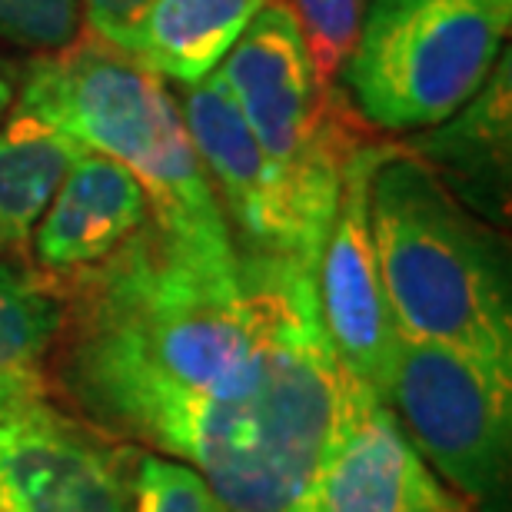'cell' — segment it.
<instances>
[{
	"instance_id": "obj_1",
	"label": "cell",
	"mask_w": 512,
	"mask_h": 512,
	"mask_svg": "<svg viewBox=\"0 0 512 512\" xmlns=\"http://www.w3.org/2000/svg\"><path fill=\"white\" fill-rule=\"evenodd\" d=\"M64 300L47 383L117 443L193 466L223 512H310L346 370L313 270L147 220Z\"/></svg>"
},
{
	"instance_id": "obj_2",
	"label": "cell",
	"mask_w": 512,
	"mask_h": 512,
	"mask_svg": "<svg viewBox=\"0 0 512 512\" xmlns=\"http://www.w3.org/2000/svg\"><path fill=\"white\" fill-rule=\"evenodd\" d=\"M370 227L396 333L456 346L512 380V273L499 230L399 143L373 173Z\"/></svg>"
},
{
	"instance_id": "obj_3",
	"label": "cell",
	"mask_w": 512,
	"mask_h": 512,
	"mask_svg": "<svg viewBox=\"0 0 512 512\" xmlns=\"http://www.w3.org/2000/svg\"><path fill=\"white\" fill-rule=\"evenodd\" d=\"M17 90L84 147L124 163L160 227L207 250H237L167 80L80 30L70 47L27 60Z\"/></svg>"
},
{
	"instance_id": "obj_4",
	"label": "cell",
	"mask_w": 512,
	"mask_h": 512,
	"mask_svg": "<svg viewBox=\"0 0 512 512\" xmlns=\"http://www.w3.org/2000/svg\"><path fill=\"white\" fill-rule=\"evenodd\" d=\"M243 124L260 143L313 260L333 223L343 167L363 143L340 90L320 84L283 0L250 20L217 67Z\"/></svg>"
},
{
	"instance_id": "obj_5",
	"label": "cell",
	"mask_w": 512,
	"mask_h": 512,
	"mask_svg": "<svg viewBox=\"0 0 512 512\" xmlns=\"http://www.w3.org/2000/svg\"><path fill=\"white\" fill-rule=\"evenodd\" d=\"M512 0H370L340 74L360 124L416 133L469 104L506 54Z\"/></svg>"
},
{
	"instance_id": "obj_6",
	"label": "cell",
	"mask_w": 512,
	"mask_h": 512,
	"mask_svg": "<svg viewBox=\"0 0 512 512\" xmlns=\"http://www.w3.org/2000/svg\"><path fill=\"white\" fill-rule=\"evenodd\" d=\"M383 403L473 512H512V380L446 343L396 333Z\"/></svg>"
},
{
	"instance_id": "obj_7",
	"label": "cell",
	"mask_w": 512,
	"mask_h": 512,
	"mask_svg": "<svg viewBox=\"0 0 512 512\" xmlns=\"http://www.w3.org/2000/svg\"><path fill=\"white\" fill-rule=\"evenodd\" d=\"M137 446L54 399H0V512H133Z\"/></svg>"
},
{
	"instance_id": "obj_8",
	"label": "cell",
	"mask_w": 512,
	"mask_h": 512,
	"mask_svg": "<svg viewBox=\"0 0 512 512\" xmlns=\"http://www.w3.org/2000/svg\"><path fill=\"white\" fill-rule=\"evenodd\" d=\"M396 143L363 140L343 167L340 200L316 260V303L343 370L383 396L396 326L376 263L370 227V183Z\"/></svg>"
},
{
	"instance_id": "obj_9",
	"label": "cell",
	"mask_w": 512,
	"mask_h": 512,
	"mask_svg": "<svg viewBox=\"0 0 512 512\" xmlns=\"http://www.w3.org/2000/svg\"><path fill=\"white\" fill-rule=\"evenodd\" d=\"M310 512H473L439 479L370 386L346 373Z\"/></svg>"
},
{
	"instance_id": "obj_10",
	"label": "cell",
	"mask_w": 512,
	"mask_h": 512,
	"mask_svg": "<svg viewBox=\"0 0 512 512\" xmlns=\"http://www.w3.org/2000/svg\"><path fill=\"white\" fill-rule=\"evenodd\" d=\"M177 104L210 187L217 193L233 247L240 253L286 256L316 270L290 203L217 70L200 84H190Z\"/></svg>"
},
{
	"instance_id": "obj_11",
	"label": "cell",
	"mask_w": 512,
	"mask_h": 512,
	"mask_svg": "<svg viewBox=\"0 0 512 512\" xmlns=\"http://www.w3.org/2000/svg\"><path fill=\"white\" fill-rule=\"evenodd\" d=\"M489 227L509 220L512 190V77L509 50L479 94L443 124L406 133L399 143Z\"/></svg>"
},
{
	"instance_id": "obj_12",
	"label": "cell",
	"mask_w": 512,
	"mask_h": 512,
	"mask_svg": "<svg viewBox=\"0 0 512 512\" xmlns=\"http://www.w3.org/2000/svg\"><path fill=\"white\" fill-rule=\"evenodd\" d=\"M150 220V200L124 163L84 147L40 217L30 253L50 280L107 260Z\"/></svg>"
},
{
	"instance_id": "obj_13",
	"label": "cell",
	"mask_w": 512,
	"mask_h": 512,
	"mask_svg": "<svg viewBox=\"0 0 512 512\" xmlns=\"http://www.w3.org/2000/svg\"><path fill=\"white\" fill-rule=\"evenodd\" d=\"M80 153L84 143L17 90L0 117V260H20L30 250L40 217Z\"/></svg>"
},
{
	"instance_id": "obj_14",
	"label": "cell",
	"mask_w": 512,
	"mask_h": 512,
	"mask_svg": "<svg viewBox=\"0 0 512 512\" xmlns=\"http://www.w3.org/2000/svg\"><path fill=\"white\" fill-rule=\"evenodd\" d=\"M266 4L270 0H153L120 50L167 84H200Z\"/></svg>"
},
{
	"instance_id": "obj_15",
	"label": "cell",
	"mask_w": 512,
	"mask_h": 512,
	"mask_svg": "<svg viewBox=\"0 0 512 512\" xmlns=\"http://www.w3.org/2000/svg\"><path fill=\"white\" fill-rule=\"evenodd\" d=\"M64 300L57 283L30 263L0 260V399L47 393V363Z\"/></svg>"
},
{
	"instance_id": "obj_16",
	"label": "cell",
	"mask_w": 512,
	"mask_h": 512,
	"mask_svg": "<svg viewBox=\"0 0 512 512\" xmlns=\"http://www.w3.org/2000/svg\"><path fill=\"white\" fill-rule=\"evenodd\" d=\"M366 4L370 0H283L323 87L340 90L343 64L360 34Z\"/></svg>"
},
{
	"instance_id": "obj_17",
	"label": "cell",
	"mask_w": 512,
	"mask_h": 512,
	"mask_svg": "<svg viewBox=\"0 0 512 512\" xmlns=\"http://www.w3.org/2000/svg\"><path fill=\"white\" fill-rule=\"evenodd\" d=\"M133 512H223V506L210 483L193 466L137 449Z\"/></svg>"
},
{
	"instance_id": "obj_18",
	"label": "cell",
	"mask_w": 512,
	"mask_h": 512,
	"mask_svg": "<svg viewBox=\"0 0 512 512\" xmlns=\"http://www.w3.org/2000/svg\"><path fill=\"white\" fill-rule=\"evenodd\" d=\"M77 0H0V40L34 54H57L80 37Z\"/></svg>"
},
{
	"instance_id": "obj_19",
	"label": "cell",
	"mask_w": 512,
	"mask_h": 512,
	"mask_svg": "<svg viewBox=\"0 0 512 512\" xmlns=\"http://www.w3.org/2000/svg\"><path fill=\"white\" fill-rule=\"evenodd\" d=\"M80 4V24L84 34L104 40V44L124 47L133 24L143 17L153 0H77Z\"/></svg>"
},
{
	"instance_id": "obj_20",
	"label": "cell",
	"mask_w": 512,
	"mask_h": 512,
	"mask_svg": "<svg viewBox=\"0 0 512 512\" xmlns=\"http://www.w3.org/2000/svg\"><path fill=\"white\" fill-rule=\"evenodd\" d=\"M20 74H24V64L17 57H10L0 50V117L7 114L10 104L17 97V87H20Z\"/></svg>"
}]
</instances>
